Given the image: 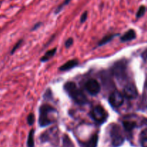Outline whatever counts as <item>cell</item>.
Masks as SVG:
<instances>
[{
  "mask_svg": "<svg viewBox=\"0 0 147 147\" xmlns=\"http://www.w3.org/2000/svg\"><path fill=\"white\" fill-rule=\"evenodd\" d=\"M124 96L119 91H114L109 96V103L113 108H119L123 103Z\"/></svg>",
  "mask_w": 147,
  "mask_h": 147,
  "instance_id": "5b68a950",
  "label": "cell"
},
{
  "mask_svg": "<svg viewBox=\"0 0 147 147\" xmlns=\"http://www.w3.org/2000/svg\"><path fill=\"white\" fill-rule=\"evenodd\" d=\"M22 40H20V41L18 42L17 43V44L15 45L14 46V47H13L12 48V50H11V54H13V53H14V52L16 51V50H17V49L19 48V47H20V46L21 45V44H22Z\"/></svg>",
  "mask_w": 147,
  "mask_h": 147,
  "instance_id": "ffe728a7",
  "label": "cell"
},
{
  "mask_svg": "<svg viewBox=\"0 0 147 147\" xmlns=\"http://www.w3.org/2000/svg\"><path fill=\"white\" fill-rule=\"evenodd\" d=\"M87 17H88V12L87 11H85V12L81 15V17H80V22H81L82 23L86 22V20H87Z\"/></svg>",
  "mask_w": 147,
  "mask_h": 147,
  "instance_id": "44dd1931",
  "label": "cell"
},
{
  "mask_svg": "<svg viewBox=\"0 0 147 147\" xmlns=\"http://www.w3.org/2000/svg\"><path fill=\"white\" fill-rule=\"evenodd\" d=\"M55 111V110L52 106L47 104L43 105L40 107V118H39V123H40V126L44 127V126H48L53 122L52 119L49 117V114Z\"/></svg>",
  "mask_w": 147,
  "mask_h": 147,
  "instance_id": "7a4b0ae2",
  "label": "cell"
},
{
  "mask_svg": "<svg viewBox=\"0 0 147 147\" xmlns=\"http://www.w3.org/2000/svg\"><path fill=\"white\" fill-rule=\"evenodd\" d=\"M90 116L98 123H104L108 118V113L102 106H97L90 112Z\"/></svg>",
  "mask_w": 147,
  "mask_h": 147,
  "instance_id": "3957f363",
  "label": "cell"
},
{
  "mask_svg": "<svg viewBox=\"0 0 147 147\" xmlns=\"http://www.w3.org/2000/svg\"><path fill=\"white\" fill-rule=\"evenodd\" d=\"M86 88L90 94L95 96L100 92V86L97 80L91 79L86 83Z\"/></svg>",
  "mask_w": 147,
  "mask_h": 147,
  "instance_id": "8992f818",
  "label": "cell"
},
{
  "mask_svg": "<svg viewBox=\"0 0 147 147\" xmlns=\"http://www.w3.org/2000/svg\"><path fill=\"white\" fill-rule=\"evenodd\" d=\"M73 38H69L68 40L65 42V47H67H67H70V46L73 45Z\"/></svg>",
  "mask_w": 147,
  "mask_h": 147,
  "instance_id": "7402d4cb",
  "label": "cell"
},
{
  "mask_svg": "<svg viewBox=\"0 0 147 147\" xmlns=\"http://www.w3.org/2000/svg\"><path fill=\"white\" fill-rule=\"evenodd\" d=\"M138 92L136 86L133 84H129L123 89V96L128 99H134L137 97Z\"/></svg>",
  "mask_w": 147,
  "mask_h": 147,
  "instance_id": "52a82bcc",
  "label": "cell"
},
{
  "mask_svg": "<svg viewBox=\"0 0 147 147\" xmlns=\"http://www.w3.org/2000/svg\"><path fill=\"white\" fill-rule=\"evenodd\" d=\"M123 127L125 130L127 131H131L134 129L136 126V123L134 121H126L123 123Z\"/></svg>",
  "mask_w": 147,
  "mask_h": 147,
  "instance_id": "7c38bea8",
  "label": "cell"
},
{
  "mask_svg": "<svg viewBox=\"0 0 147 147\" xmlns=\"http://www.w3.org/2000/svg\"><path fill=\"white\" fill-rule=\"evenodd\" d=\"M141 144L142 147H147V134L144 133V137L141 140Z\"/></svg>",
  "mask_w": 147,
  "mask_h": 147,
  "instance_id": "ac0fdd59",
  "label": "cell"
},
{
  "mask_svg": "<svg viewBox=\"0 0 147 147\" xmlns=\"http://www.w3.org/2000/svg\"><path fill=\"white\" fill-rule=\"evenodd\" d=\"M145 12H146V7L144 6H141L139 7V10H138L137 13H136V17L137 18H140V17H143L144 15Z\"/></svg>",
  "mask_w": 147,
  "mask_h": 147,
  "instance_id": "2e32d148",
  "label": "cell"
},
{
  "mask_svg": "<svg viewBox=\"0 0 147 147\" xmlns=\"http://www.w3.org/2000/svg\"><path fill=\"white\" fill-rule=\"evenodd\" d=\"M98 135L95 134L91 137V139L86 143V147H96L98 143Z\"/></svg>",
  "mask_w": 147,
  "mask_h": 147,
  "instance_id": "4fadbf2b",
  "label": "cell"
},
{
  "mask_svg": "<svg viewBox=\"0 0 147 147\" xmlns=\"http://www.w3.org/2000/svg\"><path fill=\"white\" fill-rule=\"evenodd\" d=\"M136 32L134 30H129V31L126 32L121 37V40L122 42H128L130 41V40H134V38H136Z\"/></svg>",
  "mask_w": 147,
  "mask_h": 147,
  "instance_id": "30bf717a",
  "label": "cell"
},
{
  "mask_svg": "<svg viewBox=\"0 0 147 147\" xmlns=\"http://www.w3.org/2000/svg\"><path fill=\"white\" fill-rule=\"evenodd\" d=\"M125 70H126V67L122 63H119L113 67V73L115 76L118 78H123L125 75Z\"/></svg>",
  "mask_w": 147,
  "mask_h": 147,
  "instance_id": "ba28073f",
  "label": "cell"
},
{
  "mask_svg": "<svg viewBox=\"0 0 147 147\" xmlns=\"http://www.w3.org/2000/svg\"><path fill=\"white\" fill-rule=\"evenodd\" d=\"M34 121V116L32 113H30L27 117V122H28L29 125H32Z\"/></svg>",
  "mask_w": 147,
  "mask_h": 147,
  "instance_id": "d6986e66",
  "label": "cell"
},
{
  "mask_svg": "<svg viewBox=\"0 0 147 147\" xmlns=\"http://www.w3.org/2000/svg\"><path fill=\"white\" fill-rule=\"evenodd\" d=\"M34 130L32 129L30 131L28 136V140H27V147H34Z\"/></svg>",
  "mask_w": 147,
  "mask_h": 147,
  "instance_id": "5bb4252c",
  "label": "cell"
},
{
  "mask_svg": "<svg viewBox=\"0 0 147 147\" xmlns=\"http://www.w3.org/2000/svg\"><path fill=\"white\" fill-rule=\"evenodd\" d=\"M56 51H57V49L56 48H53L52 49V50H50L42 56V57L40 60H41L42 62L47 61V60H50V58H52V57L55 55V54L56 53Z\"/></svg>",
  "mask_w": 147,
  "mask_h": 147,
  "instance_id": "8fae6325",
  "label": "cell"
},
{
  "mask_svg": "<svg viewBox=\"0 0 147 147\" xmlns=\"http://www.w3.org/2000/svg\"><path fill=\"white\" fill-rule=\"evenodd\" d=\"M114 37H115L114 34H110V35L106 36V37H103V38L102 39L100 42H99L98 45L101 46V45H103L106 44V43H108L109 42H110L111 40Z\"/></svg>",
  "mask_w": 147,
  "mask_h": 147,
  "instance_id": "9a60e30c",
  "label": "cell"
},
{
  "mask_svg": "<svg viewBox=\"0 0 147 147\" xmlns=\"http://www.w3.org/2000/svg\"><path fill=\"white\" fill-rule=\"evenodd\" d=\"M78 65V61L77 60H69L60 67V70H63V71H65V70H68L73 68L76 66H77Z\"/></svg>",
  "mask_w": 147,
  "mask_h": 147,
  "instance_id": "9c48e42d",
  "label": "cell"
},
{
  "mask_svg": "<svg viewBox=\"0 0 147 147\" xmlns=\"http://www.w3.org/2000/svg\"><path fill=\"white\" fill-rule=\"evenodd\" d=\"M70 1H71V0H65L64 2H63V4H61V5L59 6V7L57 8V9H56V11H55L56 14H57V13L60 12V11H61L62 9H63V7H64L65 5H67V4H68L70 2Z\"/></svg>",
  "mask_w": 147,
  "mask_h": 147,
  "instance_id": "e0dca14e",
  "label": "cell"
},
{
  "mask_svg": "<svg viewBox=\"0 0 147 147\" xmlns=\"http://www.w3.org/2000/svg\"><path fill=\"white\" fill-rule=\"evenodd\" d=\"M111 136L112 139V144L115 147L121 146L123 143L124 139H123L121 132V129L116 125H114L112 128L111 131Z\"/></svg>",
  "mask_w": 147,
  "mask_h": 147,
  "instance_id": "277c9868",
  "label": "cell"
},
{
  "mask_svg": "<svg viewBox=\"0 0 147 147\" xmlns=\"http://www.w3.org/2000/svg\"><path fill=\"white\" fill-rule=\"evenodd\" d=\"M64 88L67 94L78 104L83 105L87 103V98L80 89L77 87L73 82H67L65 84Z\"/></svg>",
  "mask_w": 147,
  "mask_h": 147,
  "instance_id": "6da1fadb",
  "label": "cell"
}]
</instances>
